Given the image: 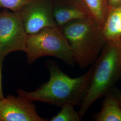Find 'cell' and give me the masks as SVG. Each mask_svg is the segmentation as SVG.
<instances>
[{"label": "cell", "instance_id": "2e32d148", "mask_svg": "<svg viewBox=\"0 0 121 121\" xmlns=\"http://www.w3.org/2000/svg\"><path fill=\"white\" fill-rule=\"evenodd\" d=\"M109 8L121 5V0H107Z\"/></svg>", "mask_w": 121, "mask_h": 121}, {"label": "cell", "instance_id": "9a60e30c", "mask_svg": "<svg viewBox=\"0 0 121 121\" xmlns=\"http://www.w3.org/2000/svg\"><path fill=\"white\" fill-rule=\"evenodd\" d=\"M113 95L115 96L121 106V91L117 89L115 86L110 91Z\"/></svg>", "mask_w": 121, "mask_h": 121}, {"label": "cell", "instance_id": "52a82bcc", "mask_svg": "<svg viewBox=\"0 0 121 121\" xmlns=\"http://www.w3.org/2000/svg\"><path fill=\"white\" fill-rule=\"evenodd\" d=\"M38 114L33 102L18 95L0 99V121H47Z\"/></svg>", "mask_w": 121, "mask_h": 121}, {"label": "cell", "instance_id": "8992f818", "mask_svg": "<svg viewBox=\"0 0 121 121\" xmlns=\"http://www.w3.org/2000/svg\"><path fill=\"white\" fill-rule=\"evenodd\" d=\"M19 12L28 35L57 26L53 14L52 0H31Z\"/></svg>", "mask_w": 121, "mask_h": 121}, {"label": "cell", "instance_id": "5b68a950", "mask_svg": "<svg viewBox=\"0 0 121 121\" xmlns=\"http://www.w3.org/2000/svg\"><path fill=\"white\" fill-rule=\"evenodd\" d=\"M28 34L19 12H0V56L16 51L26 52Z\"/></svg>", "mask_w": 121, "mask_h": 121}, {"label": "cell", "instance_id": "5bb4252c", "mask_svg": "<svg viewBox=\"0 0 121 121\" xmlns=\"http://www.w3.org/2000/svg\"><path fill=\"white\" fill-rule=\"evenodd\" d=\"M4 57L0 56V99H2L4 98V96L2 90V70L3 67V61L4 60Z\"/></svg>", "mask_w": 121, "mask_h": 121}, {"label": "cell", "instance_id": "6da1fadb", "mask_svg": "<svg viewBox=\"0 0 121 121\" xmlns=\"http://www.w3.org/2000/svg\"><path fill=\"white\" fill-rule=\"evenodd\" d=\"M45 65L50 74L48 81L34 91L19 89L18 95L32 102H41L60 108L66 104L80 106L90 81L92 67L82 75L71 78L54 60H47Z\"/></svg>", "mask_w": 121, "mask_h": 121}, {"label": "cell", "instance_id": "8fae6325", "mask_svg": "<svg viewBox=\"0 0 121 121\" xmlns=\"http://www.w3.org/2000/svg\"><path fill=\"white\" fill-rule=\"evenodd\" d=\"M91 17L101 27L108 13L107 0H81Z\"/></svg>", "mask_w": 121, "mask_h": 121}, {"label": "cell", "instance_id": "4fadbf2b", "mask_svg": "<svg viewBox=\"0 0 121 121\" xmlns=\"http://www.w3.org/2000/svg\"><path fill=\"white\" fill-rule=\"evenodd\" d=\"M31 0H0V9L19 12Z\"/></svg>", "mask_w": 121, "mask_h": 121}, {"label": "cell", "instance_id": "30bf717a", "mask_svg": "<svg viewBox=\"0 0 121 121\" xmlns=\"http://www.w3.org/2000/svg\"><path fill=\"white\" fill-rule=\"evenodd\" d=\"M101 108L94 116L96 121H121V106L110 91L104 96Z\"/></svg>", "mask_w": 121, "mask_h": 121}, {"label": "cell", "instance_id": "ba28073f", "mask_svg": "<svg viewBox=\"0 0 121 121\" xmlns=\"http://www.w3.org/2000/svg\"><path fill=\"white\" fill-rule=\"evenodd\" d=\"M53 14L57 26L61 27L73 21L90 17L81 0H52Z\"/></svg>", "mask_w": 121, "mask_h": 121}, {"label": "cell", "instance_id": "7a4b0ae2", "mask_svg": "<svg viewBox=\"0 0 121 121\" xmlns=\"http://www.w3.org/2000/svg\"><path fill=\"white\" fill-rule=\"evenodd\" d=\"M94 63L78 111L82 118L93 104L109 92L121 79V48L118 42H107Z\"/></svg>", "mask_w": 121, "mask_h": 121}, {"label": "cell", "instance_id": "3957f363", "mask_svg": "<svg viewBox=\"0 0 121 121\" xmlns=\"http://www.w3.org/2000/svg\"><path fill=\"white\" fill-rule=\"evenodd\" d=\"M60 28L79 67L84 69L94 63L106 43L102 27L88 17L70 22Z\"/></svg>", "mask_w": 121, "mask_h": 121}, {"label": "cell", "instance_id": "e0dca14e", "mask_svg": "<svg viewBox=\"0 0 121 121\" xmlns=\"http://www.w3.org/2000/svg\"><path fill=\"white\" fill-rule=\"evenodd\" d=\"M118 43L119 44V45H120V47H121V38H120V39H119V40L118 41Z\"/></svg>", "mask_w": 121, "mask_h": 121}, {"label": "cell", "instance_id": "7c38bea8", "mask_svg": "<svg viewBox=\"0 0 121 121\" xmlns=\"http://www.w3.org/2000/svg\"><path fill=\"white\" fill-rule=\"evenodd\" d=\"M61 110L55 116L52 117L51 121H80L82 117L78 112L74 109V106L66 104L61 107Z\"/></svg>", "mask_w": 121, "mask_h": 121}, {"label": "cell", "instance_id": "277c9868", "mask_svg": "<svg viewBox=\"0 0 121 121\" xmlns=\"http://www.w3.org/2000/svg\"><path fill=\"white\" fill-rule=\"evenodd\" d=\"M25 53L27 62L30 65L44 56L56 57L72 66L76 63L69 44L57 26L46 27L37 33L28 35Z\"/></svg>", "mask_w": 121, "mask_h": 121}, {"label": "cell", "instance_id": "9c48e42d", "mask_svg": "<svg viewBox=\"0 0 121 121\" xmlns=\"http://www.w3.org/2000/svg\"><path fill=\"white\" fill-rule=\"evenodd\" d=\"M106 42H118L121 38V5L109 8L102 27Z\"/></svg>", "mask_w": 121, "mask_h": 121}]
</instances>
